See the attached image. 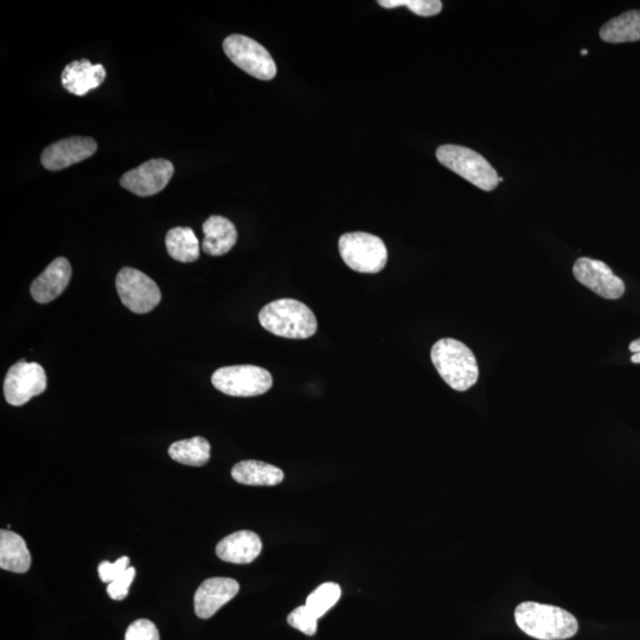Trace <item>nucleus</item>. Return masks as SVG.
Returning a JSON list of instances; mask_svg holds the SVG:
<instances>
[{"label": "nucleus", "instance_id": "nucleus-1", "mask_svg": "<svg viewBox=\"0 0 640 640\" xmlns=\"http://www.w3.org/2000/svg\"><path fill=\"white\" fill-rule=\"evenodd\" d=\"M516 624L529 637L565 640L579 631L578 620L563 608L526 601L516 607Z\"/></svg>", "mask_w": 640, "mask_h": 640}, {"label": "nucleus", "instance_id": "nucleus-2", "mask_svg": "<svg viewBox=\"0 0 640 640\" xmlns=\"http://www.w3.org/2000/svg\"><path fill=\"white\" fill-rule=\"evenodd\" d=\"M259 322L271 334L290 339L310 338L318 328L315 313L296 299L267 304L259 313Z\"/></svg>", "mask_w": 640, "mask_h": 640}, {"label": "nucleus", "instance_id": "nucleus-3", "mask_svg": "<svg viewBox=\"0 0 640 640\" xmlns=\"http://www.w3.org/2000/svg\"><path fill=\"white\" fill-rule=\"evenodd\" d=\"M431 358L439 375L452 389L466 392L477 383L479 369L476 357L457 339H440L433 345Z\"/></svg>", "mask_w": 640, "mask_h": 640}, {"label": "nucleus", "instance_id": "nucleus-4", "mask_svg": "<svg viewBox=\"0 0 640 640\" xmlns=\"http://www.w3.org/2000/svg\"><path fill=\"white\" fill-rule=\"evenodd\" d=\"M437 158L441 165L467 182L484 191H492L499 183L497 171L488 160L469 147L443 145L438 147Z\"/></svg>", "mask_w": 640, "mask_h": 640}, {"label": "nucleus", "instance_id": "nucleus-5", "mask_svg": "<svg viewBox=\"0 0 640 640\" xmlns=\"http://www.w3.org/2000/svg\"><path fill=\"white\" fill-rule=\"evenodd\" d=\"M339 253L345 265L358 273H380L387 265L388 251L379 236L347 233L339 239Z\"/></svg>", "mask_w": 640, "mask_h": 640}, {"label": "nucleus", "instance_id": "nucleus-6", "mask_svg": "<svg viewBox=\"0 0 640 640\" xmlns=\"http://www.w3.org/2000/svg\"><path fill=\"white\" fill-rule=\"evenodd\" d=\"M211 382L221 393L236 398L265 394L273 386L270 371L256 366H232L216 370Z\"/></svg>", "mask_w": 640, "mask_h": 640}, {"label": "nucleus", "instance_id": "nucleus-7", "mask_svg": "<svg viewBox=\"0 0 640 640\" xmlns=\"http://www.w3.org/2000/svg\"><path fill=\"white\" fill-rule=\"evenodd\" d=\"M223 50L235 66L255 79L270 81L277 75V66L271 54L252 38L243 35L228 36L223 42Z\"/></svg>", "mask_w": 640, "mask_h": 640}, {"label": "nucleus", "instance_id": "nucleus-8", "mask_svg": "<svg viewBox=\"0 0 640 640\" xmlns=\"http://www.w3.org/2000/svg\"><path fill=\"white\" fill-rule=\"evenodd\" d=\"M115 286L121 302L138 315L155 310L162 300V293L155 281L131 267H125L118 273Z\"/></svg>", "mask_w": 640, "mask_h": 640}, {"label": "nucleus", "instance_id": "nucleus-9", "mask_svg": "<svg viewBox=\"0 0 640 640\" xmlns=\"http://www.w3.org/2000/svg\"><path fill=\"white\" fill-rule=\"evenodd\" d=\"M47 389V374L41 364L19 361L6 374L4 381L5 400L19 407Z\"/></svg>", "mask_w": 640, "mask_h": 640}, {"label": "nucleus", "instance_id": "nucleus-10", "mask_svg": "<svg viewBox=\"0 0 640 640\" xmlns=\"http://www.w3.org/2000/svg\"><path fill=\"white\" fill-rule=\"evenodd\" d=\"M174 164L168 159H151L138 168L126 172L120 184L124 189L140 197L159 194L174 176Z\"/></svg>", "mask_w": 640, "mask_h": 640}, {"label": "nucleus", "instance_id": "nucleus-11", "mask_svg": "<svg viewBox=\"0 0 640 640\" xmlns=\"http://www.w3.org/2000/svg\"><path fill=\"white\" fill-rule=\"evenodd\" d=\"M573 274L581 285L590 288L601 298L616 300L624 296V281L603 261L580 258L575 261Z\"/></svg>", "mask_w": 640, "mask_h": 640}, {"label": "nucleus", "instance_id": "nucleus-12", "mask_svg": "<svg viewBox=\"0 0 640 640\" xmlns=\"http://www.w3.org/2000/svg\"><path fill=\"white\" fill-rule=\"evenodd\" d=\"M96 150H98V144L93 138L62 139L43 151L41 162L47 170L60 171L91 158Z\"/></svg>", "mask_w": 640, "mask_h": 640}, {"label": "nucleus", "instance_id": "nucleus-13", "mask_svg": "<svg viewBox=\"0 0 640 640\" xmlns=\"http://www.w3.org/2000/svg\"><path fill=\"white\" fill-rule=\"evenodd\" d=\"M240 591L239 582L229 578H211L198 587L195 594V612L201 619H209Z\"/></svg>", "mask_w": 640, "mask_h": 640}, {"label": "nucleus", "instance_id": "nucleus-14", "mask_svg": "<svg viewBox=\"0 0 640 640\" xmlns=\"http://www.w3.org/2000/svg\"><path fill=\"white\" fill-rule=\"evenodd\" d=\"M73 271L66 258H57L31 284V297L38 304H48L66 290Z\"/></svg>", "mask_w": 640, "mask_h": 640}, {"label": "nucleus", "instance_id": "nucleus-15", "mask_svg": "<svg viewBox=\"0 0 640 640\" xmlns=\"http://www.w3.org/2000/svg\"><path fill=\"white\" fill-rule=\"evenodd\" d=\"M262 542L258 534L249 530L234 533L217 544L216 554L222 561L248 565L261 554Z\"/></svg>", "mask_w": 640, "mask_h": 640}, {"label": "nucleus", "instance_id": "nucleus-16", "mask_svg": "<svg viewBox=\"0 0 640 640\" xmlns=\"http://www.w3.org/2000/svg\"><path fill=\"white\" fill-rule=\"evenodd\" d=\"M105 79V67L88 60L70 62L61 76L63 87L69 93L78 96L86 95L100 87Z\"/></svg>", "mask_w": 640, "mask_h": 640}, {"label": "nucleus", "instance_id": "nucleus-17", "mask_svg": "<svg viewBox=\"0 0 640 640\" xmlns=\"http://www.w3.org/2000/svg\"><path fill=\"white\" fill-rule=\"evenodd\" d=\"M203 252L211 256H221L232 251L238 241V230L234 223L223 216H210L203 223Z\"/></svg>", "mask_w": 640, "mask_h": 640}, {"label": "nucleus", "instance_id": "nucleus-18", "mask_svg": "<svg viewBox=\"0 0 640 640\" xmlns=\"http://www.w3.org/2000/svg\"><path fill=\"white\" fill-rule=\"evenodd\" d=\"M31 555L22 536L10 530L0 531V568L18 574L27 573Z\"/></svg>", "mask_w": 640, "mask_h": 640}, {"label": "nucleus", "instance_id": "nucleus-19", "mask_svg": "<svg viewBox=\"0 0 640 640\" xmlns=\"http://www.w3.org/2000/svg\"><path fill=\"white\" fill-rule=\"evenodd\" d=\"M232 477L243 485L274 486L283 482L284 472L271 464L245 460L233 467Z\"/></svg>", "mask_w": 640, "mask_h": 640}, {"label": "nucleus", "instance_id": "nucleus-20", "mask_svg": "<svg viewBox=\"0 0 640 640\" xmlns=\"http://www.w3.org/2000/svg\"><path fill=\"white\" fill-rule=\"evenodd\" d=\"M606 43H629L640 41V11L632 10L611 19L599 32Z\"/></svg>", "mask_w": 640, "mask_h": 640}, {"label": "nucleus", "instance_id": "nucleus-21", "mask_svg": "<svg viewBox=\"0 0 640 640\" xmlns=\"http://www.w3.org/2000/svg\"><path fill=\"white\" fill-rule=\"evenodd\" d=\"M166 249L172 259L189 264L200 258V241L194 230L188 227H176L169 230L165 238Z\"/></svg>", "mask_w": 640, "mask_h": 640}, {"label": "nucleus", "instance_id": "nucleus-22", "mask_svg": "<svg viewBox=\"0 0 640 640\" xmlns=\"http://www.w3.org/2000/svg\"><path fill=\"white\" fill-rule=\"evenodd\" d=\"M169 454L179 464L204 466L210 459V444L202 437L176 441L170 446Z\"/></svg>", "mask_w": 640, "mask_h": 640}, {"label": "nucleus", "instance_id": "nucleus-23", "mask_svg": "<svg viewBox=\"0 0 640 640\" xmlns=\"http://www.w3.org/2000/svg\"><path fill=\"white\" fill-rule=\"evenodd\" d=\"M342 591L335 582H326L320 585L306 599V606L316 614L318 618H322L324 614L334 607L338 600L341 599Z\"/></svg>", "mask_w": 640, "mask_h": 640}, {"label": "nucleus", "instance_id": "nucleus-24", "mask_svg": "<svg viewBox=\"0 0 640 640\" xmlns=\"http://www.w3.org/2000/svg\"><path fill=\"white\" fill-rule=\"evenodd\" d=\"M379 5L386 9L406 6L413 14L421 17L437 16L443 10L440 0H380Z\"/></svg>", "mask_w": 640, "mask_h": 640}, {"label": "nucleus", "instance_id": "nucleus-25", "mask_svg": "<svg viewBox=\"0 0 640 640\" xmlns=\"http://www.w3.org/2000/svg\"><path fill=\"white\" fill-rule=\"evenodd\" d=\"M318 617L306 605L299 606L288 614L287 623L293 629L305 633L306 636H313L317 632Z\"/></svg>", "mask_w": 640, "mask_h": 640}, {"label": "nucleus", "instance_id": "nucleus-26", "mask_svg": "<svg viewBox=\"0 0 640 640\" xmlns=\"http://www.w3.org/2000/svg\"><path fill=\"white\" fill-rule=\"evenodd\" d=\"M125 640H159V632L151 620L139 619L128 626Z\"/></svg>", "mask_w": 640, "mask_h": 640}, {"label": "nucleus", "instance_id": "nucleus-27", "mask_svg": "<svg viewBox=\"0 0 640 640\" xmlns=\"http://www.w3.org/2000/svg\"><path fill=\"white\" fill-rule=\"evenodd\" d=\"M136 576V569L130 567L124 574H121L119 578L115 579L108 584L107 593L113 600H124L128 592H130V586Z\"/></svg>", "mask_w": 640, "mask_h": 640}, {"label": "nucleus", "instance_id": "nucleus-28", "mask_svg": "<svg viewBox=\"0 0 640 640\" xmlns=\"http://www.w3.org/2000/svg\"><path fill=\"white\" fill-rule=\"evenodd\" d=\"M130 565V559L127 556L118 559L114 563L104 561L101 562L98 568L100 579L105 584H111L112 581L119 578L121 574H124Z\"/></svg>", "mask_w": 640, "mask_h": 640}, {"label": "nucleus", "instance_id": "nucleus-29", "mask_svg": "<svg viewBox=\"0 0 640 640\" xmlns=\"http://www.w3.org/2000/svg\"><path fill=\"white\" fill-rule=\"evenodd\" d=\"M629 349L633 354L632 357H631V362L632 363H636V364H640V338L636 339V341H633L630 344Z\"/></svg>", "mask_w": 640, "mask_h": 640}, {"label": "nucleus", "instance_id": "nucleus-30", "mask_svg": "<svg viewBox=\"0 0 640 640\" xmlns=\"http://www.w3.org/2000/svg\"><path fill=\"white\" fill-rule=\"evenodd\" d=\"M588 51L587 50H582V55H587Z\"/></svg>", "mask_w": 640, "mask_h": 640}]
</instances>
